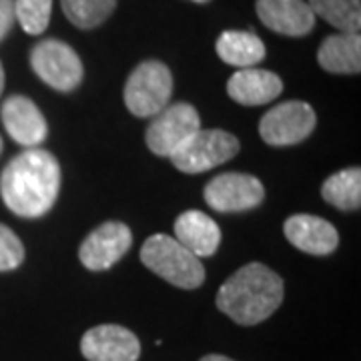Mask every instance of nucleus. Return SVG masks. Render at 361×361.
<instances>
[{
	"label": "nucleus",
	"instance_id": "obj_1",
	"mask_svg": "<svg viewBox=\"0 0 361 361\" xmlns=\"http://www.w3.org/2000/svg\"><path fill=\"white\" fill-rule=\"evenodd\" d=\"M61 193V165L44 149H26L6 163L0 175V197L23 219L47 215Z\"/></svg>",
	"mask_w": 361,
	"mask_h": 361
},
{
	"label": "nucleus",
	"instance_id": "obj_2",
	"mask_svg": "<svg viewBox=\"0 0 361 361\" xmlns=\"http://www.w3.org/2000/svg\"><path fill=\"white\" fill-rule=\"evenodd\" d=\"M283 279L263 263H249L219 287L217 307L239 325H257L269 319L283 303Z\"/></svg>",
	"mask_w": 361,
	"mask_h": 361
},
{
	"label": "nucleus",
	"instance_id": "obj_3",
	"mask_svg": "<svg viewBox=\"0 0 361 361\" xmlns=\"http://www.w3.org/2000/svg\"><path fill=\"white\" fill-rule=\"evenodd\" d=\"M141 261L145 267L179 289H197L205 281L201 259L195 257L175 237L163 233L151 235L142 243Z\"/></svg>",
	"mask_w": 361,
	"mask_h": 361
},
{
	"label": "nucleus",
	"instance_id": "obj_4",
	"mask_svg": "<svg viewBox=\"0 0 361 361\" xmlns=\"http://www.w3.org/2000/svg\"><path fill=\"white\" fill-rule=\"evenodd\" d=\"M173 94V75L167 65L159 61H145L137 66L125 82L123 99L130 113L149 118L161 113Z\"/></svg>",
	"mask_w": 361,
	"mask_h": 361
},
{
	"label": "nucleus",
	"instance_id": "obj_5",
	"mask_svg": "<svg viewBox=\"0 0 361 361\" xmlns=\"http://www.w3.org/2000/svg\"><path fill=\"white\" fill-rule=\"evenodd\" d=\"M239 149V139L227 130L199 129L169 159L180 173L197 175L231 161Z\"/></svg>",
	"mask_w": 361,
	"mask_h": 361
},
{
	"label": "nucleus",
	"instance_id": "obj_6",
	"mask_svg": "<svg viewBox=\"0 0 361 361\" xmlns=\"http://www.w3.org/2000/svg\"><path fill=\"white\" fill-rule=\"evenodd\" d=\"M30 66L44 85L59 92L75 90L85 77V68L75 49L56 39L40 40L30 51Z\"/></svg>",
	"mask_w": 361,
	"mask_h": 361
},
{
	"label": "nucleus",
	"instance_id": "obj_7",
	"mask_svg": "<svg viewBox=\"0 0 361 361\" xmlns=\"http://www.w3.org/2000/svg\"><path fill=\"white\" fill-rule=\"evenodd\" d=\"M201 129V118L193 104H167L157 113L145 133V142L157 157H171L193 133Z\"/></svg>",
	"mask_w": 361,
	"mask_h": 361
},
{
	"label": "nucleus",
	"instance_id": "obj_8",
	"mask_svg": "<svg viewBox=\"0 0 361 361\" xmlns=\"http://www.w3.org/2000/svg\"><path fill=\"white\" fill-rule=\"evenodd\" d=\"M317 125L313 106L303 101H287L267 111L259 123L261 139L271 147H289L305 141Z\"/></svg>",
	"mask_w": 361,
	"mask_h": 361
},
{
	"label": "nucleus",
	"instance_id": "obj_9",
	"mask_svg": "<svg viewBox=\"0 0 361 361\" xmlns=\"http://www.w3.org/2000/svg\"><path fill=\"white\" fill-rule=\"evenodd\" d=\"M205 203L217 213H241L261 205L265 199L263 183L247 173H223L205 187Z\"/></svg>",
	"mask_w": 361,
	"mask_h": 361
},
{
	"label": "nucleus",
	"instance_id": "obj_10",
	"mask_svg": "<svg viewBox=\"0 0 361 361\" xmlns=\"http://www.w3.org/2000/svg\"><path fill=\"white\" fill-rule=\"evenodd\" d=\"M133 233L121 221H106L82 241L78 259L89 271L111 269L129 253Z\"/></svg>",
	"mask_w": 361,
	"mask_h": 361
},
{
	"label": "nucleus",
	"instance_id": "obj_11",
	"mask_svg": "<svg viewBox=\"0 0 361 361\" xmlns=\"http://www.w3.org/2000/svg\"><path fill=\"white\" fill-rule=\"evenodd\" d=\"M80 353L89 361H137L141 357V341L123 325L103 323L82 336Z\"/></svg>",
	"mask_w": 361,
	"mask_h": 361
},
{
	"label": "nucleus",
	"instance_id": "obj_12",
	"mask_svg": "<svg viewBox=\"0 0 361 361\" xmlns=\"http://www.w3.org/2000/svg\"><path fill=\"white\" fill-rule=\"evenodd\" d=\"M0 118L11 139L26 149H35L49 135L47 118L28 97L13 94L0 106Z\"/></svg>",
	"mask_w": 361,
	"mask_h": 361
},
{
	"label": "nucleus",
	"instance_id": "obj_13",
	"mask_svg": "<svg viewBox=\"0 0 361 361\" xmlns=\"http://www.w3.org/2000/svg\"><path fill=\"white\" fill-rule=\"evenodd\" d=\"M261 23L285 37H305L315 26V14L305 0H257Z\"/></svg>",
	"mask_w": 361,
	"mask_h": 361
},
{
	"label": "nucleus",
	"instance_id": "obj_14",
	"mask_svg": "<svg viewBox=\"0 0 361 361\" xmlns=\"http://www.w3.org/2000/svg\"><path fill=\"white\" fill-rule=\"evenodd\" d=\"M287 241L310 255H329L339 245V233L329 221L299 213L283 223Z\"/></svg>",
	"mask_w": 361,
	"mask_h": 361
},
{
	"label": "nucleus",
	"instance_id": "obj_15",
	"mask_svg": "<svg viewBox=\"0 0 361 361\" xmlns=\"http://www.w3.org/2000/svg\"><path fill=\"white\" fill-rule=\"evenodd\" d=\"M227 92L235 103L245 106L273 103L283 92V80L263 68H239L227 82Z\"/></svg>",
	"mask_w": 361,
	"mask_h": 361
},
{
	"label": "nucleus",
	"instance_id": "obj_16",
	"mask_svg": "<svg viewBox=\"0 0 361 361\" xmlns=\"http://www.w3.org/2000/svg\"><path fill=\"white\" fill-rule=\"evenodd\" d=\"M175 239L195 257H211L221 245V229L203 211H185L175 221Z\"/></svg>",
	"mask_w": 361,
	"mask_h": 361
},
{
	"label": "nucleus",
	"instance_id": "obj_17",
	"mask_svg": "<svg viewBox=\"0 0 361 361\" xmlns=\"http://www.w3.org/2000/svg\"><path fill=\"white\" fill-rule=\"evenodd\" d=\"M317 63L334 75H357L361 71L360 32H339L323 40L317 51Z\"/></svg>",
	"mask_w": 361,
	"mask_h": 361
},
{
	"label": "nucleus",
	"instance_id": "obj_18",
	"mask_svg": "<svg viewBox=\"0 0 361 361\" xmlns=\"http://www.w3.org/2000/svg\"><path fill=\"white\" fill-rule=\"evenodd\" d=\"M215 49L223 63L237 68H251L265 59L263 40L245 30H225L217 39Z\"/></svg>",
	"mask_w": 361,
	"mask_h": 361
},
{
	"label": "nucleus",
	"instance_id": "obj_19",
	"mask_svg": "<svg viewBox=\"0 0 361 361\" xmlns=\"http://www.w3.org/2000/svg\"><path fill=\"white\" fill-rule=\"evenodd\" d=\"M322 197L341 211H357L361 205V169L349 167L327 177L322 185Z\"/></svg>",
	"mask_w": 361,
	"mask_h": 361
},
{
	"label": "nucleus",
	"instance_id": "obj_20",
	"mask_svg": "<svg viewBox=\"0 0 361 361\" xmlns=\"http://www.w3.org/2000/svg\"><path fill=\"white\" fill-rule=\"evenodd\" d=\"M315 16L336 26L341 32H360L361 2L360 0H307Z\"/></svg>",
	"mask_w": 361,
	"mask_h": 361
},
{
	"label": "nucleus",
	"instance_id": "obj_21",
	"mask_svg": "<svg viewBox=\"0 0 361 361\" xmlns=\"http://www.w3.org/2000/svg\"><path fill=\"white\" fill-rule=\"evenodd\" d=\"M65 16L78 28H94L113 14L116 0H61Z\"/></svg>",
	"mask_w": 361,
	"mask_h": 361
},
{
	"label": "nucleus",
	"instance_id": "obj_22",
	"mask_svg": "<svg viewBox=\"0 0 361 361\" xmlns=\"http://www.w3.org/2000/svg\"><path fill=\"white\" fill-rule=\"evenodd\" d=\"M52 0H14V16L26 35H42L51 23Z\"/></svg>",
	"mask_w": 361,
	"mask_h": 361
},
{
	"label": "nucleus",
	"instance_id": "obj_23",
	"mask_svg": "<svg viewBox=\"0 0 361 361\" xmlns=\"http://www.w3.org/2000/svg\"><path fill=\"white\" fill-rule=\"evenodd\" d=\"M25 261V245L16 237V233L0 225V271H13Z\"/></svg>",
	"mask_w": 361,
	"mask_h": 361
},
{
	"label": "nucleus",
	"instance_id": "obj_24",
	"mask_svg": "<svg viewBox=\"0 0 361 361\" xmlns=\"http://www.w3.org/2000/svg\"><path fill=\"white\" fill-rule=\"evenodd\" d=\"M14 20V0H0V40L11 32Z\"/></svg>",
	"mask_w": 361,
	"mask_h": 361
},
{
	"label": "nucleus",
	"instance_id": "obj_25",
	"mask_svg": "<svg viewBox=\"0 0 361 361\" xmlns=\"http://www.w3.org/2000/svg\"><path fill=\"white\" fill-rule=\"evenodd\" d=\"M199 361H235L231 357H225V355H219V353H209L205 357H201Z\"/></svg>",
	"mask_w": 361,
	"mask_h": 361
},
{
	"label": "nucleus",
	"instance_id": "obj_26",
	"mask_svg": "<svg viewBox=\"0 0 361 361\" xmlns=\"http://www.w3.org/2000/svg\"><path fill=\"white\" fill-rule=\"evenodd\" d=\"M4 90V68H2V63H0V94Z\"/></svg>",
	"mask_w": 361,
	"mask_h": 361
},
{
	"label": "nucleus",
	"instance_id": "obj_27",
	"mask_svg": "<svg viewBox=\"0 0 361 361\" xmlns=\"http://www.w3.org/2000/svg\"><path fill=\"white\" fill-rule=\"evenodd\" d=\"M193 2H199V4H205V2H209V0H193Z\"/></svg>",
	"mask_w": 361,
	"mask_h": 361
},
{
	"label": "nucleus",
	"instance_id": "obj_28",
	"mask_svg": "<svg viewBox=\"0 0 361 361\" xmlns=\"http://www.w3.org/2000/svg\"><path fill=\"white\" fill-rule=\"evenodd\" d=\"M0 153H2V139H0Z\"/></svg>",
	"mask_w": 361,
	"mask_h": 361
}]
</instances>
